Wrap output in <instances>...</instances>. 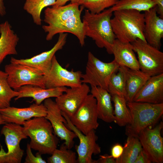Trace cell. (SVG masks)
Wrapping results in <instances>:
<instances>
[{
    "mask_svg": "<svg viewBox=\"0 0 163 163\" xmlns=\"http://www.w3.org/2000/svg\"><path fill=\"white\" fill-rule=\"evenodd\" d=\"M77 4L48 7L44 11V21L47 25L42 26L47 33L46 40H51L57 34L69 33L75 35L81 46L85 44L83 24L81 16L84 8Z\"/></svg>",
    "mask_w": 163,
    "mask_h": 163,
    "instance_id": "6da1fadb",
    "label": "cell"
},
{
    "mask_svg": "<svg viewBox=\"0 0 163 163\" xmlns=\"http://www.w3.org/2000/svg\"><path fill=\"white\" fill-rule=\"evenodd\" d=\"M113 14L110 8L97 14L91 13L86 9L82 21L85 36L92 38L98 47L105 48L110 54L116 39L110 21Z\"/></svg>",
    "mask_w": 163,
    "mask_h": 163,
    "instance_id": "7a4b0ae2",
    "label": "cell"
},
{
    "mask_svg": "<svg viewBox=\"0 0 163 163\" xmlns=\"http://www.w3.org/2000/svg\"><path fill=\"white\" fill-rule=\"evenodd\" d=\"M111 24L116 39L131 43L138 39L146 42L144 34V14L136 10H121L113 11Z\"/></svg>",
    "mask_w": 163,
    "mask_h": 163,
    "instance_id": "3957f363",
    "label": "cell"
},
{
    "mask_svg": "<svg viewBox=\"0 0 163 163\" xmlns=\"http://www.w3.org/2000/svg\"><path fill=\"white\" fill-rule=\"evenodd\" d=\"M23 126L25 133L30 139L29 144L31 149L41 155H51L57 149L59 139L45 117H34L26 121Z\"/></svg>",
    "mask_w": 163,
    "mask_h": 163,
    "instance_id": "277c9868",
    "label": "cell"
},
{
    "mask_svg": "<svg viewBox=\"0 0 163 163\" xmlns=\"http://www.w3.org/2000/svg\"><path fill=\"white\" fill-rule=\"evenodd\" d=\"M131 114V123L126 125V134L138 137L140 133L155 124L163 114V103L152 104L133 101L127 102Z\"/></svg>",
    "mask_w": 163,
    "mask_h": 163,
    "instance_id": "5b68a950",
    "label": "cell"
},
{
    "mask_svg": "<svg viewBox=\"0 0 163 163\" xmlns=\"http://www.w3.org/2000/svg\"><path fill=\"white\" fill-rule=\"evenodd\" d=\"M119 67L114 60L110 62H104L89 52L85 72L82 75V82L107 91L110 79L113 73L117 71Z\"/></svg>",
    "mask_w": 163,
    "mask_h": 163,
    "instance_id": "8992f818",
    "label": "cell"
},
{
    "mask_svg": "<svg viewBox=\"0 0 163 163\" xmlns=\"http://www.w3.org/2000/svg\"><path fill=\"white\" fill-rule=\"evenodd\" d=\"M138 56L139 69L152 76L163 73V53L147 42L137 39L131 43Z\"/></svg>",
    "mask_w": 163,
    "mask_h": 163,
    "instance_id": "52a82bcc",
    "label": "cell"
},
{
    "mask_svg": "<svg viewBox=\"0 0 163 163\" xmlns=\"http://www.w3.org/2000/svg\"><path fill=\"white\" fill-rule=\"evenodd\" d=\"M8 82L11 88L18 91L22 86L31 85L46 88L43 75L36 69L28 65L11 63L5 67Z\"/></svg>",
    "mask_w": 163,
    "mask_h": 163,
    "instance_id": "ba28073f",
    "label": "cell"
},
{
    "mask_svg": "<svg viewBox=\"0 0 163 163\" xmlns=\"http://www.w3.org/2000/svg\"><path fill=\"white\" fill-rule=\"evenodd\" d=\"M82 74L80 71H75L73 69L69 71L63 68L55 55L49 70L43 75V81L45 88H47L77 87L82 83Z\"/></svg>",
    "mask_w": 163,
    "mask_h": 163,
    "instance_id": "9c48e42d",
    "label": "cell"
},
{
    "mask_svg": "<svg viewBox=\"0 0 163 163\" xmlns=\"http://www.w3.org/2000/svg\"><path fill=\"white\" fill-rule=\"evenodd\" d=\"M61 113L66 120V126L75 133L79 139V144L75 146L78 155L77 163H96V160L92 159V156L100 154L101 150L96 142L98 137L95 130H91L86 135L83 134L72 124L66 114L62 111Z\"/></svg>",
    "mask_w": 163,
    "mask_h": 163,
    "instance_id": "30bf717a",
    "label": "cell"
},
{
    "mask_svg": "<svg viewBox=\"0 0 163 163\" xmlns=\"http://www.w3.org/2000/svg\"><path fill=\"white\" fill-rule=\"evenodd\" d=\"M69 119L72 124L85 135L92 130L96 129L99 124L97 121L98 117L95 98L91 94H89Z\"/></svg>",
    "mask_w": 163,
    "mask_h": 163,
    "instance_id": "8fae6325",
    "label": "cell"
},
{
    "mask_svg": "<svg viewBox=\"0 0 163 163\" xmlns=\"http://www.w3.org/2000/svg\"><path fill=\"white\" fill-rule=\"evenodd\" d=\"M163 128V123L161 121L153 128L152 126L145 128L138 136L142 149L152 163L163 162V138L161 135Z\"/></svg>",
    "mask_w": 163,
    "mask_h": 163,
    "instance_id": "7c38bea8",
    "label": "cell"
},
{
    "mask_svg": "<svg viewBox=\"0 0 163 163\" xmlns=\"http://www.w3.org/2000/svg\"><path fill=\"white\" fill-rule=\"evenodd\" d=\"M46 108L47 114L45 117L51 123L55 134L61 140L69 149L73 146L74 139L77 137L75 133L66 126V120L62 114L61 111L56 102L50 98L44 101Z\"/></svg>",
    "mask_w": 163,
    "mask_h": 163,
    "instance_id": "4fadbf2b",
    "label": "cell"
},
{
    "mask_svg": "<svg viewBox=\"0 0 163 163\" xmlns=\"http://www.w3.org/2000/svg\"><path fill=\"white\" fill-rule=\"evenodd\" d=\"M1 133L5 137L7 148L5 157L6 163H20L24 151L20 146L21 141L27 138L23 127L14 123H6L3 126Z\"/></svg>",
    "mask_w": 163,
    "mask_h": 163,
    "instance_id": "5bb4252c",
    "label": "cell"
},
{
    "mask_svg": "<svg viewBox=\"0 0 163 163\" xmlns=\"http://www.w3.org/2000/svg\"><path fill=\"white\" fill-rule=\"evenodd\" d=\"M57 41L50 50L35 55L31 58L26 59H17L11 57L10 62L25 64L38 70L43 75L49 70L53 58L56 53L61 50L65 45L68 34L61 33L59 34Z\"/></svg>",
    "mask_w": 163,
    "mask_h": 163,
    "instance_id": "9a60e30c",
    "label": "cell"
},
{
    "mask_svg": "<svg viewBox=\"0 0 163 163\" xmlns=\"http://www.w3.org/2000/svg\"><path fill=\"white\" fill-rule=\"evenodd\" d=\"M90 91L87 84L82 83L78 87L69 88L56 97V104L62 112L70 118L83 102Z\"/></svg>",
    "mask_w": 163,
    "mask_h": 163,
    "instance_id": "2e32d148",
    "label": "cell"
},
{
    "mask_svg": "<svg viewBox=\"0 0 163 163\" xmlns=\"http://www.w3.org/2000/svg\"><path fill=\"white\" fill-rule=\"evenodd\" d=\"M0 113L6 123L23 125L24 122L35 117H45L46 108L43 104L35 103L27 107L20 108L10 106L0 109Z\"/></svg>",
    "mask_w": 163,
    "mask_h": 163,
    "instance_id": "e0dca14e",
    "label": "cell"
},
{
    "mask_svg": "<svg viewBox=\"0 0 163 163\" xmlns=\"http://www.w3.org/2000/svg\"><path fill=\"white\" fill-rule=\"evenodd\" d=\"M144 13L145 39L149 45L160 50L163 37V18L157 15L156 6Z\"/></svg>",
    "mask_w": 163,
    "mask_h": 163,
    "instance_id": "ac0fdd59",
    "label": "cell"
},
{
    "mask_svg": "<svg viewBox=\"0 0 163 163\" xmlns=\"http://www.w3.org/2000/svg\"><path fill=\"white\" fill-rule=\"evenodd\" d=\"M133 101L163 103V73L150 77L136 94Z\"/></svg>",
    "mask_w": 163,
    "mask_h": 163,
    "instance_id": "d6986e66",
    "label": "cell"
},
{
    "mask_svg": "<svg viewBox=\"0 0 163 163\" xmlns=\"http://www.w3.org/2000/svg\"><path fill=\"white\" fill-rule=\"evenodd\" d=\"M91 94L96 100L98 118L107 123L115 121L112 96L108 91L102 88L91 86Z\"/></svg>",
    "mask_w": 163,
    "mask_h": 163,
    "instance_id": "ffe728a7",
    "label": "cell"
},
{
    "mask_svg": "<svg viewBox=\"0 0 163 163\" xmlns=\"http://www.w3.org/2000/svg\"><path fill=\"white\" fill-rule=\"evenodd\" d=\"M67 88L66 87L47 88L34 85H24L17 91L18 94L15 100L24 97H32L35 103L39 105L46 99L59 97L65 92Z\"/></svg>",
    "mask_w": 163,
    "mask_h": 163,
    "instance_id": "44dd1931",
    "label": "cell"
},
{
    "mask_svg": "<svg viewBox=\"0 0 163 163\" xmlns=\"http://www.w3.org/2000/svg\"><path fill=\"white\" fill-rule=\"evenodd\" d=\"M114 60L120 66L139 70L138 59L131 43H123L116 39L112 47Z\"/></svg>",
    "mask_w": 163,
    "mask_h": 163,
    "instance_id": "7402d4cb",
    "label": "cell"
},
{
    "mask_svg": "<svg viewBox=\"0 0 163 163\" xmlns=\"http://www.w3.org/2000/svg\"><path fill=\"white\" fill-rule=\"evenodd\" d=\"M0 66L9 55H16V46L19 40L17 34L7 21L0 24Z\"/></svg>",
    "mask_w": 163,
    "mask_h": 163,
    "instance_id": "603a6c76",
    "label": "cell"
},
{
    "mask_svg": "<svg viewBox=\"0 0 163 163\" xmlns=\"http://www.w3.org/2000/svg\"><path fill=\"white\" fill-rule=\"evenodd\" d=\"M150 77L140 69L126 68L125 98L127 102L133 101L136 94Z\"/></svg>",
    "mask_w": 163,
    "mask_h": 163,
    "instance_id": "cb8c5ba5",
    "label": "cell"
},
{
    "mask_svg": "<svg viewBox=\"0 0 163 163\" xmlns=\"http://www.w3.org/2000/svg\"><path fill=\"white\" fill-rule=\"evenodd\" d=\"M111 96L114 104V122L121 127L130 124L132 121L131 116L125 97L116 94Z\"/></svg>",
    "mask_w": 163,
    "mask_h": 163,
    "instance_id": "d4e9b609",
    "label": "cell"
},
{
    "mask_svg": "<svg viewBox=\"0 0 163 163\" xmlns=\"http://www.w3.org/2000/svg\"><path fill=\"white\" fill-rule=\"evenodd\" d=\"M123 148L121 156L116 159V163H134L142 149L138 137L133 136H128Z\"/></svg>",
    "mask_w": 163,
    "mask_h": 163,
    "instance_id": "484cf974",
    "label": "cell"
},
{
    "mask_svg": "<svg viewBox=\"0 0 163 163\" xmlns=\"http://www.w3.org/2000/svg\"><path fill=\"white\" fill-rule=\"evenodd\" d=\"M57 0H25L23 8L31 16L34 24L41 25V14L45 8L53 5Z\"/></svg>",
    "mask_w": 163,
    "mask_h": 163,
    "instance_id": "4316f807",
    "label": "cell"
},
{
    "mask_svg": "<svg viewBox=\"0 0 163 163\" xmlns=\"http://www.w3.org/2000/svg\"><path fill=\"white\" fill-rule=\"evenodd\" d=\"M126 68L120 66L118 72H115L111 76L107 89L111 95L116 94L125 97Z\"/></svg>",
    "mask_w": 163,
    "mask_h": 163,
    "instance_id": "83f0119b",
    "label": "cell"
},
{
    "mask_svg": "<svg viewBox=\"0 0 163 163\" xmlns=\"http://www.w3.org/2000/svg\"><path fill=\"white\" fill-rule=\"evenodd\" d=\"M156 5L152 0H118L110 7L113 11L121 10H133L141 12L149 10Z\"/></svg>",
    "mask_w": 163,
    "mask_h": 163,
    "instance_id": "f1b7e54d",
    "label": "cell"
},
{
    "mask_svg": "<svg viewBox=\"0 0 163 163\" xmlns=\"http://www.w3.org/2000/svg\"><path fill=\"white\" fill-rule=\"evenodd\" d=\"M7 77L5 72L0 70V109L10 106L11 99L18 94V91L13 90L9 85Z\"/></svg>",
    "mask_w": 163,
    "mask_h": 163,
    "instance_id": "f546056e",
    "label": "cell"
},
{
    "mask_svg": "<svg viewBox=\"0 0 163 163\" xmlns=\"http://www.w3.org/2000/svg\"><path fill=\"white\" fill-rule=\"evenodd\" d=\"M51 155L47 158L49 163H77L76 153L68 149L64 143L59 149H55Z\"/></svg>",
    "mask_w": 163,
    "mask_h": 163,
    "instance_id": "4dcf8cb0",
    "label": "cell"
},
{
    "mask_svg": "<svg viewBox=\"0 0 163 163\" xmlns=\"http://www.w3.org/2000/svg\"><path fill=\"white\" fill-rule=\"evenodd\" d=\"M118 0H82L79 5L86 8L91 13H100L115 5Z\"/></svg>",
    "mask_w": 163,
    "mask_h": 163,
    "instance_id": "1f68e13d",
    "label": "cell"
},
{
    "mask_svg": "<svg viewBox=\"0 0 163 163\" xmlns=\"http://www.w3.org/2000/svg\"><path fill=\"white\" fill-rule=\"evenodd\" d=\"M29 144L27 146V155L25 158L24 163H46V161L42 157L41 155L38 152L34 156L33 154Z\"/></svg>",
    "mask_w": 163,
    "mask_h": 163,
    "instance_id": "d6a6232c",
    "label": "cell"
},
{
    "mask_svg": "<svg viewBox=\"0 0 163 163\" xmlns=\"http://www.w3.org/2000/svg\"><path fill=\"white\" fill-rule=\"evenodd\" d=\"M123 150V146L119 143H117L112 147L111 149V155L115 159H117L121 156Z\"/></svg>",
    "mask_w": 163,
    "mask_h": 163,
    "instance_id": "836d02e7",
    "label": "cell"
},
{
    "mask_svg": "<svg viewBox=\"0 0 163 163\" xmlns=\"http://www.w3.org/2000/svg\"><path fill=\"white\" fill-rule=\"evenodd\" d=\"M149 157L146 152L142 149L137 156L134 163H151Z\"/></svg>",
    "mask_w": 163,
    "mask_h": 163,
    "instance_id": "e575fe53",
    "label": "cell"
},
{
    "mask_svg": "<svg viewBox=\"0 0 163 163\" xmlns=\"http://www.w3.org/2000/svg\"><path fill=\"white\" fill-rule=\"evenodd\" d=\"M96 163H116V159L111 155L107 154L100 155V158L96 160Z\"/></svg>",
    "mask_w": 163,
    "mask_h": 163,
    "instance_id": "d590c367",
    "label": "cell"
},
{
    "mask_svg": "<svg viewBox=\"0 0 163 163\" xmlns=\"http://www.w3.org/2000/svg\"><path fill=\"white\" fill-rule=\"evenodd\" d=\"M157 7V12L159 16L163 18V0H152Z\"/></svg>",
    "mask_w": 163,
    "mask_h": 163,
    "instance_id": "8d00e7d4",
    "label": "cell"
},
{
    "mask_svg": "<svg viewBox=\"0 0 163 163\" xmlns=\"http://www.w3.org/2000/svg\"><path fill=\"white\" fill-rule=\"evenodd\" d=\"M82 0H57L53 6H58L65 5L68 2L70 1L72 3L77 4L79 5Z\"/></svg>",
    "mask_w": 163,
    "mask_h": 163,
    "instance_id": "74e56055",
    "label": "cell"
},
{
    "mask_svg": "<svg viewBox=\"0 0 163 163\" xmlns=\"http://www.w3.org/2000/svg\"><path fill=\"white\" fill-rule=\"evenodd\" d=\"M6 152L1 146L0 150V163H6L5 157Z\"/></svg>",
    "mask_w": 163,
    "mask_h": 163,
    "instance_id": "f35d334b",
    "label": "cell"
},
{
    "mask_svg": "<svg viewBox=\"0 0 163 163\" xmlns=\"http://www.w3.org/2000/svg\"><path fill=\"white\" fill-rule=\"evenodd\" d=\"M6 14V8L5 7L4 0H0V15L4 16Z\"/></svg>",
    "mask_w": 163,
    "mask_h": 163,
    "instance_id": "ab89813d",
    "label": "cell"
},
{
    "mask_svg": "<svg viewBox=\"0 0 163 163\" xmlns=\"http://www.w3.org/2000/svg\"><path fill=\"white\" fill-rule=\"evenodd\" d=\"M6 123L2 118L1 114L0 113V125L2 124H5ZM1 131H0V137L1 136Z\"/></svg>",
    "mask_w": 163,
    "mask_h": 163,
    "instance_id": "60d3db41",
    "label": "cell"
}]
</instances>
